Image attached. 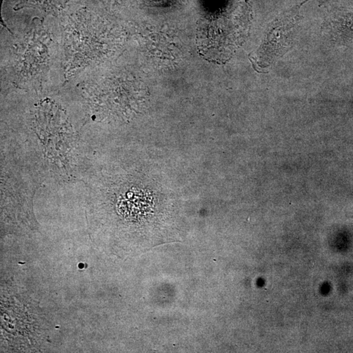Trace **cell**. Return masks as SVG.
Wrapping results in <instances>:
<instances>
[{"label":"cell","instance_id":"cell-2","mask_svg":"<svg viewBox=\"0 0 353 353\" xmlns=\"http://www.w3.org/2000/svg\"><path fill=\"white\" fill-rule=\"evenodd\" d=\"M45 35L40 37L35 31L29 38V45L25 52H22L17 68L20 70L18 76L24 81L35 80L38 76L43 73L49 59V49L44 44Z\"/></svg>","mask_w":353,"mask_h":353},{"label":"cell","instance_id":"cell-3","mask_svg":"<svg viewBox=\"0 0 353 353\" xmlns=\"http://www.w3.org/2000/svg\"><path fill=\"white\" fill-rule=\"evenodd\" d=\"M336 36L344 42L353 43V15L347 16L335 28Z\"/></svg>","mask_w":353,"mask_h":353},{"label":"cell","instance_id":"cell-1","mask_svg":"<svg viewBox=\"0 0 353 353\" xmlns=\"http://www.w3.org/2000/svg\"><path fill=\"white\" fill-rule=\"evenodd\" d=\"M106 28H69L66 37V70L72 71L103 59L106 52Z\"/></svg>","mask_w":353,"mask_h":353}]
</instances>
